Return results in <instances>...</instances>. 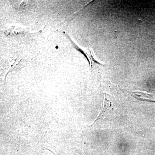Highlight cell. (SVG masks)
Instances as JSON below:
<instances>
[{
	"label": "cell",
	"instance_id": "6da1fadb",
	"mask_svg": "<svg viewBox=\"0 0 155 155\" xmlns=\"http://www.w3.org/2000/svg\"><path fill=\"white\" fill-rule=\"evenodd\" d=\"M127 91L129 92L132 96L139 101H147L151 103H155V100L151 99V97H152V96L149 94L139 91Z\"/></svg>",
	"mask_w": 155,
	"mask_h": 155
},
{
	"label": "cell",
	"instance_id": "7a4b0ae2",
	"mask_svg": "<svg viewBox=\"0 0 155 155\" xmlns=\"http://www.w3.org/2000/svg\"><path fill=\"white\" fill-rule=\"evenodd\" d=\"M106 93H105L104 94V104H103V109H102L101 111L100 112L99 115H98V116L97 118L95 120L93 124L92 125H93L100 118L102 114L104 113V112L105 111H106V109H107V108L110 107L111 106V105L109 104V102H107V95H106Z\"/></svg>",
	"mask_w": 155,
	"mask_h": 155
}]
</instances>
